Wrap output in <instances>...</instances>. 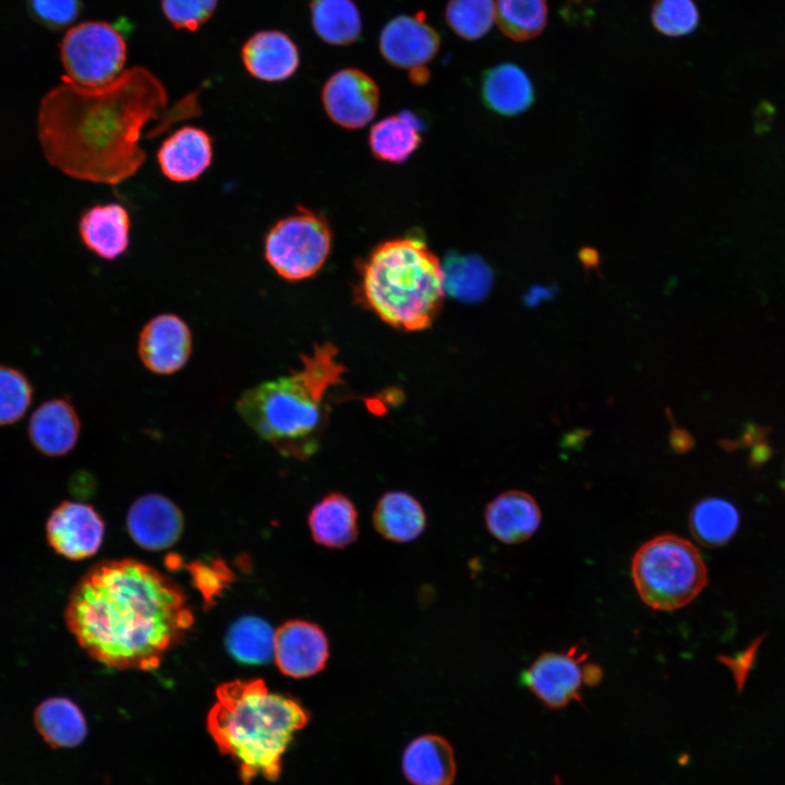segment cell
Listing matches in <instances>:
<instances>
[{
	"mask_svg": "<svg viewBox=\"0 0 785 785\" xmlns=\"http://www.w3.org/2000/svg\"><path fill=\"white\" fill-rule=\"evenodd\" d=\"M168 94L161 81L143 67L123 71L97 88L63 82L43 99L38 137L47 160L65 174L116 185L142 167L145 128L166 118Z\"/></svg>",
	"mask_w": 785,
	"mask_h": 785,
	"instance_id": "obj_1",
	"label": "cell"
},
{
	"mask_svg": "<svg viewBox=\"0 0 785 785\" xmlns=\"http://www.w3.org/2000/svg\"><path fill=\"white\" fill-rule=\"evenodd\" d=\"M180 588L134 559L92 567L70 592L67 628L95 661L118 669L150 671L193 624Z\"/></svg>",
	"mask_w": 785,
	"mask_h": 785,
	"instance_id": "obj_2",
	"label": "cell"
},
{
	"mask_svg": "<svg viewBox=\"0 0 785 785\" xmlns=\"http://www.w3.org/2000/svg\"><path fill=\"white\" fill-rule=\"evenodd\" d=\"M337 348L315 345L288 376L246 389L235 408L243 421L287 457L305 460L316 452L328 419L327 396L342 382Z\"/></svg>",
	"mask_w": 785,
	"mask_h": 785,
	"instance_id": "obj_3",
	"label": "cell"
},
{
	"mask_svg": "<svg viewBox=\"0 0 785 785\" xmlns=\"http://www.w3.org/2000/svg\"><path fill=\"white\" fill-rule=\"evenodd\" d=\"M310 714L295 699L270 692L263 679L233 680L216 690L207 729L219 752L238 766L242 785L276 781L282 756Z\"/></svg>",
	"mask_w": 785,
	"mask_h": 785,
	"instance_id": "obj_4",
	"label": "cell"
},
{
	"mask_svg": "<svg viewBox=\"0 0 785 785\" xmlns=\"http://www.w3.org/2000/svg\"><path fill=\"white\" fill-rule=\"evenodd\" d=\"M445 293L442 262L419 238L386 240L359 263L358 302L397 329L428 328Z\"/></svg>",
	"mask_w": 785,
	"mask_h": 785,
	"instance_id": "obj_5",
	"label": "cell"
},
{
	"mask_svg": "<svg viewBox=\"0 0 785 785\" xmlns=\"http://www.w3.org/2000/svg\"><path fill=\"white\" fill-rule=\"evenodd\" d=\"M631 577L640 599L656 611L690 604L708 583L699 550L676 534H660L643 543L631 560Z\"/></svg>",
	"mask_w": 785,
	"mask_h": 785,
	"instance_id": "obj_6",
	"label": "cell"
},
{
	"mask_svg": "<svg viewBox=\"0 0 785 785\" xmlns=\"http://www.w3.org/2000/svg\"><path fill=\"white\" fill-rule=\"evenodd\" d=\"M331 244L333 234L327 220L317 213L299 207L268 230L264 256L278 276L288 281H301L322 269Z\"/></svg>",
	"mask_w": 785,
	"mask_h": 785,
	"instance_id": "obj_7",
	"label": "cell"
},
{
	"mask_svg": "<svg viewBox=\"0 0 785 785\" xmlns=\"http://www.w3.org/2000/svg\"><path fill=\"white\" fill-rule=\"evenodd\" d=\"M60 56L65 71L63 82L82 88H97L123 72L126 44L113 24L83 22L67 32Z\"/></svg>",
	"mask_w": 785,
	"mask_h": 785,
	"instance_id": "obj_8",
	"label": "cell"
},
{
	"mask_svg": "<svg viewBox=\"0 0 785 785\" xmlns=\"http://www.w3.org/2000/svg\"><path fill=\"white\" fill-rule=\"evenodd\" d=\"M439 47L440 36L422 11L392 17L378 37L383 58L395 68L408 70L418 83L427 78L426 65L435 58Z\"/></svg>",
	"mask_w": 785,
	"mask_h": 785,
	"instance_id": "obj_9",
	"label": "cell"
},
{
	"mask_svg": "<svg viewBox=\"0 0 785 785\" xmlns=\"http://www.w3.org/2000/svg\"><path fill=\"white\" fill-rule=\"evenodd\" d=\"M588 652L573 645L564 652H543L521 673V683L548 708L580 700L585 685Z\"/></svg>",
	"mask_w": 785,
	"mask_h": 785,
	"instance_id": "obj_10",
	"label": "cell"
},
{
	"mask_svg": "<svg viewBox=\"0 0 785 785\" xmlns=\"http://www.w3.org/2000/svg\"><path fill=\"white\" fill-rule=\"evenodd\" d=\"M379 97L374 78L355 68L336 71L322 88L326 114L339 126L350 130L361 129L373 120Z\"/></svg>",
	"mask_w": 785,
	"mask_h": 785,
	"instance_id": "obj_11",
	"label": "cell"
},
{
	"mask_svg": "<svg viewBox=\"0 0 785 785\" xmlns=\"http://www.w3.org/2000/svg\"><path fill=\"white\" fill-rule=\"evenodd\" d=\"M105 534V523L95 508L86 503L64 500L52 509L45 524L48 545L60 556L82 560L97 553Z\"/></svg>",
	"mask_w": 785,
	"mask_h": 785,
	"instance_id": "obj_12",
	"label": "cell"
},
{
	"mask_svg": "<svg viewBox=\"0 0 785 785\" xmlns=\"http://www.w3.org/2000/svg\"><path fill=\"white\" fill-rule=\"evenodd\" d=\"M329 657V642L316 624L294 619L276 630L274 660L279 671L292 678H307L322 672Z\"/></svg>",
	"mask_w": 785,
	"mask_h": 785,
	"instance_id": "obj_13",
	"label": "cell"
},
{
	"mask_svg": "<svg viewBox=\"0 0 785 785\" xmlns=\"http://www.w3.org/2000/svg\"><path fill=\"white\" fill-rule=\"evenodd\" d=\"M137 352L143 365L154 374L180 371L192 352V334L178 315L165 313L149 319L138 335Z\"/></svg>",
	"mask_w": 785,
	"mask_h": 785,
	"instance_id": "obj_14",
	"label": "cell"
},
{
	"mask_svg": "<svg viewBox=\"0 0 785 785\" xmlns=\"http://www.w3.org/2000/svg\"><path fill=\"white\" fill-rule=\"evenodd\" d=\"M126 526L131 538L140 546L160 551L171 546L179 539L183 529V517L169 498L159 494H148L131 505Z\"/></svg>",
	"mask_w": 785,
	"mask_h": 785,
	"instance_id": "obj_15",
	"label": "cell"
},
{
	"mask_svg": "<svg viewBox=\"0 0 785 785\" xmlns=\"http://www.w3.org/2000/svg\"><path fill=\"white\" fill-rule=\"evenodd\" d=\"M157 160L162 174L170 181H195L212 165L213 138L201 128L182 126L164 140Z\"/></svg>",
	"mask_w": 785,
	"mask_h": 785,
	"instance_id": "obj_16",
	"label": "cell"
},
{
	"mask_svg": "<svg viewBox=\"0 0 785 785\" xmlns=\"http://www.w3.org/2000/svg\"><path fill=\"white\" fill-rule=\"evenodd\" d=\"M242 62L251 76L264 82L291 77L300 65V51L289 35L277 29L253 34L241 49Z\"/></svg>",
	"mask_w": 785,
	"mask_h": 785,
	"instance_id": "obj_17",
	"label": "cell"
},
{
	"mask_svg": "<svg viewBox=\"0 0 785 785\" xmlns=\"http://www.w3.org/2000/svg\"><path fill=\"white\" fill-rule=\"evenodd\" d=\"M490 533L505 544L529 540L540 528L542 512L535 498L527 492L511 490L491 500L484 511Z\"/></svg>",
	"mask_w": 785,
	"mask_h": 785,
	"instance_id": "obj_18",
	"label": "cell"
},
{
	"mask_svg": "<svg viewBox=\"0 0 785 785\" xmlns=\"http://www.w3.org/2000/svg\"><path fill=\"white\" fill-rule=\"evenodd\" d=\"M131 220L118 203L95 205L84 213L78 230L84 244L104 259L122 255L130 243Z\"/></svg>",
	"mask_w": 785,
	"mask_h": 785,
	"instance_id": "obj_19",
	"label": "cell"
},
{
	"mask_svg": "<svg viewBox=\"0 0 785 785\" xmlns=\"http://www.w3.org/2000/svg\"><path fill=\"white\" fill-rule=\"evenodd\" d=\"M81 424L72 404L53 399L39 406L32 414L28 434L33 445L44 455L57 457L75 446Z\"/></svg>",
	"mask_w": 785,
	"mask_h": 785,
	"instance_id": "obj_20",
	"label": "cell"
},
{
	"mask_svg": "<svg viewBox=\"0 0 785 785\" xmlns=\"http://www.w3.org/2000/svg\"><path fill=\"white\" fill-rule=\"evenodd\" d=\"M402 771L412 785H451L456 775L454 750L440 736L416 737L404 749Z\"/></svg>",
	"mask_w": 785,
	"mask_h": 785,
	"instance_id": "obj_21",
	"label": "cell"
},
{
	"mask_svg": "<svg viewBox=\"0 0 785 785\" xmlns=\"http://www.w3.org/2000/svg\"><path fill=\"white\" fill-rule=\"evenodd\" d=\"M481 95L484 104L492 111L503 116H515L532 105L534 88L522 68L504 62L484 72Z\"/></svg>",
	"mask_w": 785,
	"mask_h": 785,
	"instance_id": "obj_22",
	"label": "cell"
},
{
	"mask_svg": "<svg viewBox=\"0 0 785 785\" xmlns=\"http://www.w3.org/2000/svg\"><path fill=\"white\" fill-rule=\"evenodd\" d=\"M313 540L327 548H343L359 534L358 511L341 493H330L313 506L307 517Z\"/></svg>",
	"mask_w": 785,
	"mask_h": 785,
	"instance_id": "obj_23",
	"label": "cell"
},
{
	"mask_svg": "<svg viewBox=\"0 0 785 785\" xmlns=\"http://www.w3.org/2000/svg\"><path fill=\"white\" fill-rule=\"evenodd\" d=\"M33 721L44 741L53 749L77 747L87 736L84 713L67 697L55 696L39 702Z\"/></svg>",
	"mask_w": 785,
	"mask_h": 785,
	"instance_id": "obj_24",
	"label": "cell"
},
{
	"mask_svg": "<svg viewBox=\"0 0 785 785\" xmlns=\"http://www.w3.org/2000/svg\"><path fill=\"white\" fill-rule=\"evenodd\" d=\"M375 530L386 540L407 543L418 539L426 526L422 505L402 491L385 493L372 516Z\"/></svg>",
	"mask_w": 785,
	"mask_h": 785,
	"instance_id": "obj_25",
	"label": "cell"
},
{
	"mask_svg": "<svg viewBox=\"0 0 785 785\" xmlns=\"http://www.w3.org/2000/svg\"><path fill=\"white\" fill-rule=\"evenodd\" d=\"M310 17L315 34L326 44L349 46L362 35V16L353 0H311Z\"/></svg>",
	"mask_w": 785,
	"mask_h": 785,
	"instance_id": "obj_26",
	"label": "cell"
},
{
	"mask_svg": "<svg viewBox=\"0 0 785 785\" xmlns=\"http://www.w3.org/2000/svg\"><path fill=\"white\" fill-rule=\"evenodd\" d=\"M422 141L418 121L409 112L388 116L374 123L369 134L373 155L383 161L407 160Z\"/></svg>",
	"mask_w": 785,
	"mask_h": 785,
	"instance_id": "obj_27",
	"label": "cell"
},
{
	"mask_svg": "<svg viewBox=\"0 0 785 785\" xmlns=\"http://www.w3.org/2000/svg\"><path fill=\"white\" fill-rule=\"evenodd\" d=\"M445 291L464 302L486 298L493 286V273L487 263L474 254L450 253L442 263Z\"/></svg>",
	"mask_w": 785,
	"mask_h": 785,
	"instance_id": "obj_28",
	"label": "cell"
},
{
	"mask_svg": "<svg viewBox=\"0 0 785 785\" xmlns=\"http://www.w3.org/2000/svg\"><path fill=\"white\" fill-rule=\"evenodd\" d=\"M738 526L739 514L736 507L720 497L700 500L689 515V528L693 538L708 547H717L728 542Z\"/></svg>",
	"mask_w": 785,
	"mask_h": 785,
	"instance_id": "obj_29",
	"label": "cell"
},
{
	"mask_svg": "<svg viewBox=\"0 0 785 785\" xmlns=\"http://www.w3.org/2000/svg\"><path fill=\"white\" fill-rule=\"evenodd\" d=\"M275 633L271 626L255 616L235 620L227 633V649L244 664H265L274 659Z\"/></svg>",
	"mask_w": 785,
	"mask_h": 785,
	"instance_id": "obj_30",
	"label": "cell"
},
{
	"mask_svg": "<svg viewBox=\"0 0 785 785\" xmlns=\"http://www.w3.org/2000/svg\"><path fill=\"white\" fill-rule=\"evenodd\" d=\"M495 11L498 27L515 41L530 40L546 26V0H496Z\"/></svg>",
	"mask_w": 785,
	"mask_h": 785,
	"instance_id": "obj_31",
	"label": "cell"
},
{
	"mask_svg": "<svg viewBox=\"0 0 785 785\" xmlns=\"http://www.w3.org/2000/svg\"><path fill=\"white\" fill-rule=\"evenodd\" d=\"M445 20L449 28L466 40L485 36L496 20L494 0H448Z\"/></svg>",
	"mask_w": 785,
	"mask_h": 785,
	"instance_id": "obj_32",
	"label": "cell"
},
{
	"mask_svg": "<svg viewBox=\"0 0 785 785\" xmlns=\"http://www.w3.org/2000/svg\"><path fill=\"white\" fill-rule=\"evenodd\" d=\"M653 26L666 36H683L696 29L699 12L692 0H655L651 10Z\"/></svg>",
	"mask_w": 785,
	"mask_h": 785,
	"instance_id": "obj_33",
	"label": "cell"
},
{
	"mask_svg": "<svg viewBox=\"0 0 785 785\" xmlns=\"http://www.w3.org/2000/svg\"><path fill=\"white\" fill-rule=\"evenodd\" d=\"M32 388L16 370L0 366V425L20 420L28 409Z\"/></svg>",
	"mask_w": 785,
	"mask_h": 785,
	"instance_id": "obj_34",
	"label": "cell"
},
{
	"mask_svg": "<svg viewBox=\"0 0 785 785\" xmlns=\"http://www.w3.org/2000/svg\"><path fill=\"white\" fill-rule=\"evenodd\" d=\"M160 3L173 27L195 31L210 19L218 0H161Z\"/></svg>",
	"mask_w": 785,
	"mask_h": 785,
	"instance_id": "obj_35",
	"label": "cell"
},
{
	"mask_svg": "<svg viewBox=\"0 0 785 785\" xmlns=\"http://www.w3.org/2000/svg\"><path fill=\"white\" fill-rule=\"evenodd\" d=\"M35 15L46 25L61 28L80 14L81 0H31Z\"/></svg>",
	"mask_w": 785,
	"mask_h": 785,
	"instance_id": "obj_36",
	"label": "cell"
},
{
	"mask_svg": "<svg viewBox=\"0 0 785 785\" xmlns=\"http://www.w3.org/2000/svg\"><path fill=\"white\" fill-rule=\"evenodd\" d=\"M554 295V289L545 286H533L524 297L527 305L534 306Z\"/></svg>",
	"mask_w": 785,
	"mask_h": 785,
	"instance_id": "obj_37",
	"label": "cell"
},
{
	"mask_svg": "<svg viewBox=\"0 0 785 785\" xmlns=\"http://www.w3.org/2000/svg\"><path fill=\"white\" fill-rule=\"evenodd\" d=\"M669 443L675 451L683 452L690 448L692 439L686 431L674 425V430L669 436Z\"/></svg>",
	"mask_w": 785,
	"mask_h": 785,
	"instance_id": "obj_38",
	"label": "cell"
},
{
	"mask_svg": "<svg viewBox=\"0 0 785 785\" xmlns=\"http://www.w3.org/2000/svg\"><path fill=\"white\" fill-rule=\"evenodd\" d=\"M580 258L587 269L597 266L599 256L592 249H584L580 253Z\"/></svg>",
	"mask_w": 785,
	"mask_h": 785,
	"instance_id": "obj_39",
	"label": "cell"
}]
</instances>
